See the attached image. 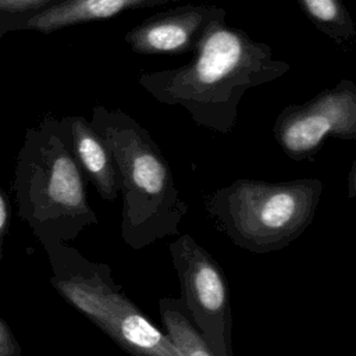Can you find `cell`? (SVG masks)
<instances>
[{"label":"cell","instance_id":"obj_1","mask_svg":"<svg viewBox=\"0 0 356 356\" xmlns=\"http://www.w3.org/2000/svg\"><path fill=\"white\" fill-rule=\"evenodd\" d=\"M193 53L182 67L140 72L138 82L159 103L184 107L196 125L218 134L232 132L238 104L249 89L273 82L291 68L273 57L270 44L225 22L211 25Z\"/></svg>","mask_w":356,"mask_h":356},{"label":"cell","instance_id":"obj_12","mask_svg":"<svg viewBox=\"0 0 356 356\" xmlns=\"http://www.w3.org/2000/svg\"><path fill=\"white\" fill-rule=\"evenodd\" d=\"M312 24L341 47L356 38V25L342 0H298Z\"/></svg>","mask_w":356,"mask_h":356},{"label":"cell","instance_id":"obj_3","mask_svg":"<svg viewBox=\"0 0 356 356\" xmlns=\"http://www.w3.org/2000/svg\"><path fill=\"white\" fill-rule=\"evenodd\" d=\"M14 191L19 217L43 246L67 243L99 222L88 202L85 177L64 139L60 120L51 114L25 132Z\"/></svg>","mask_w":356,"mask_h":356},{"label":"cell","instance_id":"obj_4","mask_svg":"<svg viewBox=\"0 0 356 356\" xmlns=\"http://www.w3.org/2000/svg\"><path fill=\"white\" fill-rule=\"evenodd\" d=\"M324 184L317 178L267 182L241 178L203 199L217 229L238 248L264 254L298 239L314 220Z\"/></svg>","mask_w":356,"mask_h":356},{"label":"cell","instance_id":"obj_9","mask_svg":"<svg viewBox=\"0 0 356 356\" xmlns=\"http://www.w3.org/2000/svg\"><path fill=\"white\" fill-rule=\"evenodd\" d=\"M179 0H58L47 7L25 14L0 15V38L14 31H54L110 18L127 10L154 7Z\"/></svg>","mask_w":356,"mask_h":356},{"label":"cell","instance_id":"obj_11","mask_svg":"<svg viewBox=\"0 0 356 356\" xmlns=\"http://www.w3.org/2000/svg\"><path fill=\"white\" fill-rule=\"evenodd\" d=\"M164 332L182 356H216L202 332L195 327L179 298L165 296L159 300Z\"/></svg>","mask_w":356,"mask_h":356},{"label":"cell","instance_id":"obj_14","mask_svg":"<svg viewBox=\"0 0 356 356\" xmlns=\"http://www.w3.org/2000/svg\"><path fill=\"white\" fill-rule=\"evenodd\" d=\"M22 349L8 324L0 318V356H21Z\"/></svg>","mask_w":356,"mask_h":356},{"label":"cell","instance_id":"obj_6","mask_svg":"<svg viewBox=\"0 0 356 356\" xmlns=\"http://www.w3.org/2000/svg\"><path fill=\"white\" fill-rule=\"evenodd\" d=\"M168 249L181 286L179 299L192 323L216 356H235L232 310L224 270L188 234L178 235Z\"/></svg>","mask_w":356,"mask_h":356},{"label":"cell","instance_id":"obj_2","mask_svg":"<svg viewBox=\"0 0 356 356\" xmlns=\"http://www.w3.org/2000/svg\"><path fill=\"white\" fill-rule=\"evenodd\" d=\"M89 124L111 153L120 175L122 241L140 250L178 235L188 204L149 131L125 111L103 104L92 108Z\"/></svg>","mask_w":356,"mask_h":356},{"label":"cell","instance_id":"obj_13","mask_svg":"<svg viewBox=\"0 0 356 356\" xmlns=\"http://www.w3.org/2000/svg\"><path fill=\"white\" fill-rule=\"evenodd\" d=\"M58 0H0V15L25 14L47 7Z\"/></svg>","mask_w":356,"mask_h":356},{"label":"cell","instance_id":"obj_8","mask_svg":"<svg viewBox=\"0 0 356 356\" xmlns=\"http://www.w3.org/2000/svg\"><path fill=\"white\" fill-rule=\"evenodd\" d=\"M227 11L217 6L188 4L143 19L124 36L132 51L145 56L193 53L206 31L224 22Z\"/></svg>","mask_w":356,"mask_h":356},{"label":"cell","instance_id":"obj_10","mask_svg":"<svg viewBox=\"0 0 356 356\" xmlns=\"http://www.w3.org/2000/svg\"><path fill=\"white\" fill-rule=\"evenodd\" d=\"M64 139L83 177L95 186L97 195L113 202L120 195V175L104 142L82 115L60 118Z\"/></svg>","mask_w":356,"mask_h":356},{"label":"cell","instance_id":"obj_15","mask_svg":"<svg viewBox=\"0 0 356 356\" xmlns=\"http://www.w3.org/2000/svg\"><path fill=\"white\" fill-rule=\"evenodd\" d=\"M8 221H10L8 200L3 193V191L0 189V260L3 257V241L8 229Z\"/></svg>","mask_w":356,"mask_h":356},{"label":"cell","instance_id":"obj_7","mask_svg":"<svg viewBox=\"0 0 356 356\" xmlns=\"http://www.w3.org/2000/svg\"><path fill=\"white\" fill-rule=\"evenodd\" d=\"M274 138L292 160L314 157L327 138H356V85L341 79L302 104L282 108L274 122Z\"/></svg>","mask_w":356,"mask_h":356},{"label":"cell","instance_id":"obj_5","mask_svg":"<svg viewBox=\"0 0 356 356\" xmlns=\"http://www.w3.org/2000/svg\"><path fill=\"white\" fill-rule=\"evenodd\" d=\"M53 270L50 284L82 316L129 356H182L113 280L111 268L67 243L43 246Z\"/></svg>","mask_w":356,"mask_h":356}]
</instances>
